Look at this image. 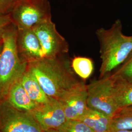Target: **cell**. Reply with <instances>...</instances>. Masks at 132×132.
Returning <instances> with one entry per match:
<instances>
[{"mask_svg":"<svg viewBox=\"0 0 132 132\" xmlns=\"http://www.w3.org/2000/svg\"><path fill=\"white\" fill-rule=\"evenodd\" d=\"M3 46H4L3 40V38H1V39H0V55H1L2 51Z\"/></svg>","mask_w":132,"mask_h":132,"instance_id":"22","label":"cell"},{"mask_svg":"<svg viewBox=\"0 0 132 132\" xmlns=\"http://www.w3.org/2000/svg\"><path fill=\"white\" fill-rule=\"evenodd\" d=\"M17 28L11 24L3 35L4 46L0 55V101L11 86L24 74L28 63L20 56L17 45Z\"/></svg>","mask_w":132,"mask_h":132,"instance_id":"3","label":"cell"},{"mask_svg":"<svg viewBox=\"0 0 132 132\" xmlns=\"http://www.w3.org/2000/svg\"><path fill=\"white\" fill-rule=\"evenodd\" d=\"M87 85L81 81L68 90L58 100L67 120H79L88 108Z\"/></svg>","mask_w":132,"mask_h":132,"instance_id":"8","label":"cell"},{"mask_svg":"<svg viewBox=\"0 0 132 132\" xmlns=\"http://www.w3.org/2000/svg\"><path fill=\"white\" fill-rule=\"evenodd\" d=\"M88 107L113 118L118 108L114 99V77L112 73L87 85Z\"/></svg>","mask_w":132,"mask_h":132,"instance_id":"5","label":"cell"},{"mask_svg":"<svg viewBox=\"0 0 132 132\" xmlns=\"http://www.w3.org/2000/svg\"><path fill=\"white\" fill-rule=\"evenodd\" d=\"M112 74L114 77V99L118 109L132 105V83Z\"/></svg>","mask_w":132,"mask_h":132,"instance_id":"14","label":"cell"},{"mask_svg":"<svg viewBox=\"0 0 132 132\" xmlns=\"http://www.w3.org/2000/svg\"><path fill=\"white\" fill-rule=\"evenodd\" d=\"M95 34L100 44L101 64L99 71L100 78H102L111 74L132 52V35L123 34L122 23L119 19L109 28L97 29Z\"/></svg>","mask_w":132,"mask_h":132,"instance_id":"2","label":"cell"},{"mask_svg":"<svg viewBox=\"0 0 132 132\" xmlns=\"http://www.w3.org/2000/svg\"><path fill=\"white\" fill-rule=\"evenodd\" d=\"M110 132H132V129H118L112 130Z\"/></svg>","mask_w":132,"mask_h":132,"instance_id":"21","label":"cell"},{"mask_svg":"<svg viewBox=\"0 0 132 132\" xmlns=\"http://www.w3.org/2000/svg\"><path fill=\"white\" fill-rule=\"evenodd\" d=\"M57 132L56 130H49V131H45V132Z\"/></svg>","mask_w":132,"mask_h":132,"instance_id":"23","label":"cell"},{"mask_svg":"<svg viewBox=\"0 0 132 132\" xmlns=\"http://www.w3.org/2000/svg\"><path fill=\"white\" fill-rule=\"evenodd\" d=\"M10 13L17 29L32 28L52 19L51 7L48 0H18Z\"/></svg>","mask_w":132,"mask_h":132,"instance_id":"4","label":"cell"},{"mask_svg":"<svg viewBox=\"0 0 132 132\" xmlns=\"http://www.w3.org/2000/svg\"><path fill=\"white\" fill-rule=\"evenodd\" d=\"M61 57L43 58L29 63L27 67L45 93L50 97L57 100L80 81L70 63Z\"/></svg>","mask_w":132,"mask_h":132,"instance_id":"1","label":"cell"},{"mask_svg":"<svg viewBox=\"0 0 132 132\" xmlns=\"http://www.w3.org/2000/svg\"><path fill=\"white\" fill-rule=\"evenodd\" d=\"M3 100L12 107L24 112L30 113L38 106L29 96L20 79L11 86Z\"/></svg>","mask_w":132,"mask_h":132,"instance_id":"11","label":"cell"},{"mask_svg":"<svg viewBox=\"0 0 132 132\" xmlns=\"http://www.w3.org/2000/svg\"><path fill=\"white\" fill-rule=\"evenodd\" d=\"M71 67L76 75L83 80L89 78L94 69L93 61L85 57H75L71 63Z\"/></svg>","mask_w":132,"mask_h":132,"instance_id":"16","label":"cell"},{"mask_svg":"<svg viewBox=\"0 0 132 132\" xmlns=\"http://www.w3.org/2000/svg\"><path fill=\"white\" fill-rule=\"evenodd\" d=\"M113 73L128 83H132V51Z\"/></svg>","mask_w":132,"mask_h":132,"instance_id":"18","label":"cell"},{"mask_svg":"<svg viewBox=\"0 0 132 132\" xmlns=\"http://www.w3.org/2000/svg\"><path fill=\"white\" fill-rule=\"evenodd\" d=\"M32 29L41 44L44 58H55L69 52L68 43L58 32L52 19L37 24Z\"/></svg>","mask_w":132,"mask_h":132,"instance_id":"7","label":"cell"},{"mask_svg":"<svg viewBox=\"0 0 132 132\" xmlns=\"http://www.w3.org/2000/svg\"><path fill=\"white\" fill-rule=\"evenodd\" d=\"M20 80L29 96L38 105L46 103L50 100L51 97L45 93L36 78L28 69Z\"/></svg>","mask_w":132,"mask_h":132,"instance_id":"13","label":"cell"},{"mask_svg":"<svg viewBox=\"0 0 132 132\" xmlns=\"http://www.w3.org/2000/svg\"><path fill=\"white\" fill-rule=\"evenodd\" d=\"M118 129H132V105L119 109L112 118L111 131Z\"/></svg>","mask_w":132,"mask_h":132,"instance_id":"15","label":"cell"},{"mask_svg":"<svg viewBox=\"0 0 132 132\" xmlns=\"http://www.w3.org/2000/svg\"><path fill=\"white\" fill-rule=\"evenodd\" d=\"M17 48L22 60L29 64L44 58L41 44L33 29H17Z\"/></svg>","mask_w":132,"mask_h":132,"instance_id":"10","label":"cell"},{"mask_svg":"<svg viewBox=\"0 0 132 132\" xmlns=\"http://www.w3.org/2000/svg\"><path fill=\"white\" fill-rule=\"evenodd\" d=\"M57 132H94L86 124L79 120H66L57 129Z\"/></svg>","mask_w":132,"mask_h":132,"instance_id":"17","label":"cell"},{"mask_svg":"<svg viewBox=\"0 0 132 132\" xmlns=\"http://www.w3.org/2000/svg\"><path fill=\"white\" fill-rule=\"evenodd\" d=\"M18 0H0V14L10 13Z\"/></svg>","mask_w":132,"mask_h":132,"instance_id":"20","label":"cell"},{"mask_svg":"<svg viewBox=\"0 0 132 132\" xmlns=\"http://www.w3.org/2000/svg\"><path fill=\"white\" fill-rule=\"evenodd\" d=\"M0 132H44L30 113L17 110L0 101Z\"/></svg>","mask_w":132,"mask_h":132,"instance_id":"6","label":"cell"},{"mask_svg":"<svg viewBox=\"0 0 132 132\" xmlns=\"http://www.w3.org/2000/svg\"><path fill=\"white\" fill-rule=\"evenodd\" d=\"M94 132H110L112 118L97 110L88 108L79 119Z\"/></svg>","mask_w":132,"mask_h":132,"instance_id":"12","label":"cell"},{"mask_svg":"<svg viewBox=\"0 0 132 132\" xmlns=\"http://www.w3.org/2000/svg\"><path fill=\"white\" fill-rule=\"evenodd\" d=\"M30 113L44 132L56 130L67 120L60 101L51 97L48 102L39 105Z\"/></svg>","mask_w":132,"mask_h":132,"instance_id":"9","label":"cell"},{"mask_svg":"<svg viewBox=\"0 0 132 132\" xmlns=\"http://www.w3.org/2000/svg\"><path fill=\"white\" fill-rule=\"evenodd\" d=\"M12 23L10 13L0 14V39L2 38L5 30Z\"/></svg>","mask_w":132,"mask_h":132,"instance_id":"19","label":"cell"}]
</instances>
